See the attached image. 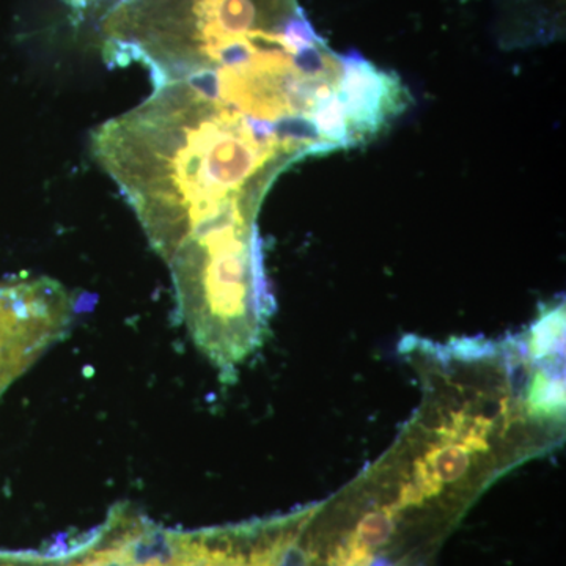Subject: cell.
Wrapping results in <instances>:
<instances>
[{
	"label": "cell",
	"instance_id": "6da1fadb",
	"mask_svg": "<svg viewBox=\"0 0 566 566\" xmlns=\"http://www.w3.org/2000/svg\"><path fill=\"white\" fill-rule=\"evenodd\" d=\"M92 151L166 263L185 251L259 244L264 197L300 163L274 128L182 82L158 85L96 128Z\"/></svg>",
	"mask_w": 566,
	"mask_h": 566
},
{
	"label": "cell",
	"instance_id": "7a4b0ae2",
	"mask_svg": "<svg viewBox=\"0 0 566 566\" xmlns=\"http://www.w3.org/2000/svg\"><path fill=\"white\" fill-rule=\"evenodd\" d=\"M74 304L50 277L0 282V395L69 333Z\"/></svg>",
	"mask_w": 566,
	"mask_h": 566
},
{
	"label": "cell",
	"instance_id": "3957f363",
	"mask_svg": "<svg viewBox=\"0 0 566 566\" xmlns=\"http://www.w3.org/2000/svg\"><path fill=\"white\" fill-rule=\"evenodd\" d=\"M381 566H424V562L420 557L403 558V560L392 562Z\"/></svg>",
	"mask_w": 566,
	"mask_h": 566
}]
</instances>
